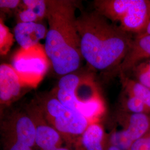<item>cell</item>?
Returning <instances> with one entry per match:
<instances>
[{"mask_svg":"<svg viewBox=\"0 0 150 150\" xmlns=\"http://www.w3.org/2000/svg\"><path fill=\"white\" fill-rule=\"evenodd\" d=\"M82 57L95 70L117 71L133 39L97 11L84 12L77 17Z\"/></svg>","mask_w":150,"mask_h":150,"instance_id":"1","label":"cell"},{"mask_svg":"<svg viewBox=\"0 0 150 150\" xmlns=\"http://www.w3.org/2000/svg\"><path fill=\"white\" fill-rule=\"evenodd\" d=\"M48 28L45 48L54 72L64 76L74 72L83 57L74 1L47 0Z\"/></svg>","mask_w":150,"mask_h":150,"instance_id":"2","label":"cell"},{"mask_svg":"<svg viewBox=\"0 0 150 150\" xmlns=\"http://www.w3.org/2000/svg\"><path fill=\"white\" fill-rule=\"evenodd\" d=\"M51 93L66 107L97 122L105 112L104 102L91 78L75 74L61 77Z\"/></svg>","mask_w":150,"mask_h":150,"instance_id":"3","label":"cell"},{"mask_svg":"<svg viewBox=\"0 0 150 150\" xmlns=\"http://www.w3.org/2000/svg\"><path fill=\"white\" fill-rule=\"evenodd\" d=\"M47 122L69 144L78 143L91 122L80 113L66 107L51 93L36 101Z\"/></svg>","mask_w":150,"mask_h":150,"instance_id":"4","label":"cell"},{"mask_svg":"<svg viewBox=\"0 0 150 150\" xmlns=\"http://www.w3.org/2000/svg\"><path fill=\"white\" fill-rule=\"evenodd\" d=\"M50 61L45 46L38 43L27 48H20L14 54L12 66L26 88H35L48 71Z\"/></svg>","mask_w":150,"mask_h":150,"instance_id":"5","label":"cell"},{"mask_svg":"<svg viewBox=\"0 0 150 150\" xmlns=\"http://www.w3.org/2000/svg\"><path fill=\"white\" fill-rule=\"evenodd\" d=\"M2 141H16L33 148L36 146V129L31 117L25 110L7 116L1 123Z\"/></svg>","mask_w":150,"mask_h":150,"instance_id":"6","label":"cell"},{"mask_svg":"<svg viewBox=\"0 0 150 150\" xmlns=\"http://www.w3.org/2000/svg\"><path fill=\"white\" fill-rule=\"evenodd\" d=\"M124 118L123 129L112 132L108 142L121 150H129L136 141L150 132V116L147 113H131Z\"/></svg>","mask_w":150,"mask_h":150,"instance_id":"7","label":"cell"},{"mask_svg":"<svg viewBox=\"0 0 150 150\" xmlns=\"http://www.w3.org/2000/svg\"><path fill=\"white\" fill-rule=\"evenodd\" d=\"M26 111L35 126L36 146L41 150H54L61 147L64 140L59 132L47 122L37 101L30 103Z\"/></svg>","mask_w":150,"mask_h":150,"instance_id":"8","label":"cell"},{"mask_svg":"<svg viewBox=\"0 0 150 150\" xmlns=\"http://www.w3.org/2000/svg\"><path fill=\"white\" fill-rule=\"evenodd\" d=\"M11 64L0 66V102L1 105H10L21 96L26 88Z\"/></svg>","mask_w":150,"mask_h":150,"instance_id":"9","label":"cell"},{"mask_svg":"<svg viewBox=\"0 0 150 150\" xmlns=\"http://www.w3.org/2000/svg\"><path fill=\"white\" fill-rule=\"evenodd\" d=\"M150 58V35H136L129 52L117 71L121 75L133 70L141 61Z\"/></svg>","mask_w":150,"mask_h":150,"instance_id":"10","label":"cell"},{"mask_svg":"<svg viewBox=\"0 0 150 150\" xmlns=\"http://www.w3.org/2000/svg\"><path fill=\"white\" fill-rule=\"evenodd\" d=\"M47 31L41 22H19L14 28V37L21 48H30L46 38Z\"/></svg>","mask_w":150,"mask_h":150,"instance_id":"11","label":"cell"},{"mask_svg":"<svg viewBox=\"0 0 150 150\" xmlns=\"http://www.w3.org/2000/svg\"><path fill=\"white\" fill-rule=\"evenodd\" d=\"M107 141L102 126L95 122L88 125L77 144L82 150H107Z\"/></svg>","mask_w":150,"mask_h":150,"instance_id":"12","label":"cell"},{"mask_svg":"<svg viewBox=\"0 0 150 150\" xmlns=\"http://www.w3.org/2000/svg\"><path fill=\"white\" fill-rule=\"evenodd\" d=\"M123 86L127 95L134 96L141 100L150 110V89L137 81L121 76Z\"/></svg>","mask_w":150,"mask_h":150,"instance_id":"13","label":"cell"},{"mask_svg":"<svg viewBox=\"0 0 150 150\" xmlns=\"http://www.w3.org/2000/svg\"><path fill=\"white\" fill-rule=\"evenodd\" d=\"M13 35L4 23L1 18L0 21V52L1 55H6L10 51L13 43Z\"/></svg>","mask_w":150,"mask_h":150,"instance_id":"14","label":"cell"},{"mask_svg":"<svg viewBox=\"0 0 150 150\" xmlns=\"http://www.w3.org/2000/svg\"><path fill=\"white\" fill-rule=\"evenodd\" d=\"M128 97L124 102L125 109L131 113H147L150 110L139 98L131 95Z\"/></svg>","mask_w":150,"mask_h":150,"instance_id":"15","label":"cell"},{"mask_svg":"<svg viewBox=\"0 0 150 150\" xmlns=\"http://www.w3.org/2000/svg\"><path fill=\"white\" fill-rule=\"evenodd\" d=\"M136 77L140 83L150 89V72L147 67L146 62H142L135 67Z\"/></svg>","mask_w":150,"mask_h":150,"instance_id":"16","label":"cell"},{"mask_svg":"<svg viewBox=\"0 0 150 150\" xmlns=\"http://www.w3.org/2000/svg\"><path fill=\"white\" fill-rule=\"evenodd\" d=\"M129 150H150V132L136 141Z\"/></svg>","mask_w":150,"mask_h":150,"instance_id":"17","label":"cell"},{"mask_svg":"<svg viewBox=\"0 0 150 150\" xmlns=\"http://www.w3.org/2000/svg\"><path fill=\"white\" fill-rule=\"evenodd\" d=\"M4 150H33L29 146L16 141H2Z\"/></svg>","mask_w":150,"mask_h":150,"instance_id":"18","label":"cell"},{"mask_svg":"<svg viewBox=\"0 0 150 150\" xmlns=\"http://www.w3.org/2000/svg\"><path fill=\"white\" fill-rule=\"evenodd\" d=\"M22 1L20 0H1L0 7L1 11H8L15 10L21 4Z\"/></svg>","mask_w":150,"mask_h":150,"instance_id":"19","label":"cell"},{"mask_svg":"<svg viewBox=\"0 0 150 150\" xmlns=\"http://www.w3.org/2000/svg\"><path fill=\"white\" fill-rule=\"evenodd\" d=\"M149 20L147 23V25L145 27L144 31L139 34H143V35H150V1H149ZM138 34V35H139Z\"/></svg>","mask_w":150,"mask_h":150,"instance_id":"20","label":"cell"},{"mask_svg":"<svg viewBox=\"0 0 150 150\" xmlns=\"http://www.w3.org/2000/svg\"><path fill=\"white\" fill-rule=\"evenodd\" d=\"M107 150H121L120 149H119L117 147L112 146V145H110L108 144V146L107 147Z\"/></svg>","mask_w":150,"mask_h":150,"instance_id":"21","label":"cell"},{"mask_svg":"<svg viewBox=\"0 0 150 150\" xmlns=\"http://www.w3.org/2000/svg\"><path fill=\"white\" fill-rule=\"evenodd\" d=\"M54 150H71L69 147H59L58 148H56Z\"/></svg>","mask_w":150,"mask_h":150,"instance_id":"22","label":"cell"},{"mask_svg":"<svg viewBox=\"0 0 150 150\" xmlns=\"http://www.w3.org/2000/svg\"><path fill=\"white\" fill-rule=\"evenodd\" d=\"M146 64H147V67L148 69L150 72V61H148V62H146Z\"/></svg>","mask_w":150,"mask_h":150,"instance_id":"23","label":"cell"}]
</instances>
